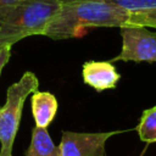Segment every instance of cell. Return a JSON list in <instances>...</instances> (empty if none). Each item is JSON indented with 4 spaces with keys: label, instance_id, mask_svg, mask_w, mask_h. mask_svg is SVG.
<instances>
[{
    "label": "cell",
    "instance_id": "cell-12",
    "mask_svg": "<svg viewBox=\"0 0 156 156\" xmlns=\"http://www.w3.org/2000/svg\"><path fill=\"white\" fill-rule=\"evenodd\" d=\"M11 48L12 46H10V45L0 46V74L11 57Z\"/></svg>",
    "mask_w": 156,
    "mask_h": 156
},
{
    "label": "cell",
    "instance_id": "cell-11",
    "mask_svg": "<svg viewBox=\"0 0 156 156\" xmlns=\"http://www.w3.org/2000/svg\"><path fill=\"white\" fill-rule=\"evenodd\" d=\"M127 26H143L156 29V9L143 12H133L129 16ZM124 26V27H127Z\"/></svg>",
    "mask_w": 156,
    "mask_h": 156
},
{
    "label": "cell",
    "instance_id": "cell-13",
    "mask_svg": "<svg viewBox=\"0 0 156 156\" xmlns=\"http://www.w3.org/2000/svg\"><path fill=\"white\" fill-rule=\"evenodd\" d=\"M17 1H18V0H0V18H1V16L4 15V12H5L9 7H11L12 5H15Z\"/></svg>",
    "mask_w": 156,
    "mask_h": 156
},
{
    "label": "cell",
    "instance_id": "cell-2",
    "mask_svg": "<svg viewBox=\"0 0 156 156\" xmlns=\"http://www.w3.org/2000/svg\"><path fill=\"white\" fill-rule=\"evenodd\" d=\"M60 0H18L0 18V46L43 35L60 9Z\"/></svg>",
    "mask_w": 156,
    "mask_h": 156
},
{
    "label": "cell",
    "instance_id": "cell-10",
    "mask_svg": "<svg viewBox=\"0 0 156 156\" xmlns=\"http://www.w3.org/2000/svg\"><path fill=\"white\" fill-rule=\"evenodd\" d=\"M69 1H82V0H60V2H69ZM94 1L107 2L118 6L121 9H124L130 13L150 11L156 9V0H94Z\"/></svg>",
    "mask_w": 156,
    "mask_h": 156
},
{
    "label": "cell",
    "instance_id": "cell-4",
    "mask_svg": "<svg viewBox=\"0 0 156 156\" xmlns=\"http://www.w3.org/2000/svg\"><path fill=\"white\" fill-rule=\"evenodd\" d=\"M122 38L121 52L111 62L134 61L156 62V32L143 26H127L119 28Z\"/></svg>",
    "mask_w": 156,
    "mask_h": 156
},
{
    "label": "cell",
    "instance_id": "cell-7",
    "mask_svg": "<svg viewBox=\"0 0 156 156\" xmlns=\"http://www.w3.org/2000/svg\"><path fill=\"white\" fill-rule=\"evenodd\" d=\"M32 115L35 122V127L48 128L54 121L58 104L54 94L49 91H34L30 98Z\"/></svg>",
    "mask_w": 156,
    "mask_h": 156
},
{
    "label": "cell",
    "instance_id": "cell-6",
    "mask_svg": "<svg viewBox=\"0 0 156 156\" xmlns=\"http://www.w3.org/2000/svg\"><path fill=\"white\" fill-rule=\"evenodd\" d=\"M83 82L96 91L115 89L121 74L111 61H87L83 63Z\"/></svg>",
    "mask_w": 156,
    "mask_h": 156
},
{
    "label": "cell",
    "instance_id": "cell-9",
    "mask_svg": "<svg viewBox=\"0 0 156 156\" xmlns=\"http://www.w3.org/2000/svg\"><path fill=\"white\" fill-rule=\"evenodd\" d=\"M135 130L144 143H156V106L143 111Z\"/></svg>",
    "mask_w": 156,
    "mask_h": 156
},
{
    "label": "cell",
    "instance_id": "cell-8",
    "mask_svg": "<svg viewBox=\"0 0 156 156\" xmlns=\"http://www.w3.org/2000/svg\"><path fill=\"white\" fill-rule=\"evenodd\" d=\"M26 156H61L58 146H56L46 128L34 127Z\"/></svg>",
    "mask_w": 156,
    "mask_h": 156
},
{
    "label": "cell",
    "instance_id": "cell-5",
    "mask_svg": "<svg viewBox=\"0 0 156 156\" xmlns=\"http://www.w3.org/2000/svg\"><path fill=\"white\" fill-rule=\"evenodd\" d=\"M126 130L82 133L63 130L58 145L61 156H107L106 143L113 135Z\"/></svg>",
    "mask_w": 156,
    "mask_h": 156
},
{
    "label": "cell",
    "instance_id": "cell-3",
    "mask_svg": "<svg viewBox=\"0 0 156 156\" xmlns=\"http://www.w3.org/2000/svg\"><path fill=\"white\" fill-rule=\"evenodd\" d=\"M38 88L39 80L30 71L24 72L20 80L7 88L6 101L0 107V156H12L13 141L20 127L24 101Z\"/></svg>",
    "mask_w": 156,
    "mask_h": 156
},
{
    "label": "cell",
    "instance_id": "cell-1",
    "mask_svg": "<svg viewBox=\"0 0 156 156\" xmlns=\"http://www.w3.org/2000/svg\"><path fill=\"white\" fill-rule=\"evenodd\" d=\"M129 16V11L102 1L61 2L58 11L43 35L54 40L78 38L87 28L124 27L128 23Z\"/></svg>",
    "mask_w": 156,
    "mask_h": 156
}]
</instances>
